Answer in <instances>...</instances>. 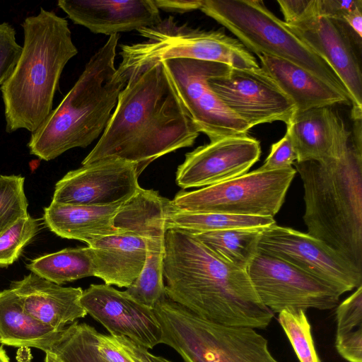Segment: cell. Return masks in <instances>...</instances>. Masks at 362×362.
Wrapping results in <instances>:
<instances>
[{
  "label": "cell",
  "instance_id": "6da1fadb",
  "mask_svg": "<svg viewBox=\"0 0 362 362\" xmlns=\"http://www.w3.org/2000/svg\"><path fill=\"white\" fill-rule=\"evenodd\" d=\"M199 134L163 62L156 63L129 78L82 165L119 158L135 163L140 175L156 159L192 146Z\"/></svg>",
  "mask_w": 362,
  "mask_h": 362
},
{
  "label": "cell",
  "instance_id": "7a4b0ae2",
  "mask_svg": "<svg viewBox=\"0 0 362 362\" xmlns=\"http://www.w3.org/2000/svg\"><path fill=\"white\" fill-rule=\"evenodd\" d=\"M163 274L165 296L206 320L265 329L274 317L247 270L223 261L188 232L167 229Z\"/></svg>",
  "mask_w": 362,
  "mask_h": 362
},
{
  "label": "cell",
  "instance_id": "3957f363",
  "mask_svg": "<svg viewBox=\"0 0 362 362\" xmlns=\"http://www.w3.org/2000/svg\"><path fill=\"white\" fill-rule=\"evenodd\" d=\"M24 40L10 76L1 86L6 132H35L52 110L63 69L78 53L68 21L41 8L21 24Z\"/></svg>",
  "mask_w": 362,
  "mask_h": 362
},
{
  "label": "cell",
  "instance_id": "277c9868",
  "mask_svg": "<svg viewBox=\"0 0 362 362\" xmlns=\"http://www.w3.org/2000/svg\"><path fill=\"white\" fill-rule=\"evenodd\" d=\"M119 38V34L109 37L59 105L31 134L30 154L51 160L69 149L85 148L102 135L127 83L115 64Z\"/></svg>",
  "mask_w": 362,
  "mask_h": 362
},
{
  "label": "cell",
  "instance_id": "5b68a950",
  "mask_svg": "<svg viewBox=\"0 0 362 362\" xmlns=\"http://www.w3.org/2000/svg\"><path fill=\"white\" fill-rule=\"evenodd\" d=\"M293 164L303 182L307 233L362 271V152L350 144L339 159Z\"/></svg>",
  "mask_w": 362,
  "mask_h": 362
},
{
  "label": "cell",
  "instance_id": "8992f818",
  "mask_svg": "<svg viewBox=\"0 0 362 362\" xmlns=\"http://www.w3.org/2000/svg\"><path fill=\"white\" fill-rule=\"evenodd\" d=\"M153 310L161 344L173 349L185 362H279L256 329L206 320L165 294Z\"/></svg>",
  "mask_w": 362,
  "mask_h": 362
},
{
  "label": "cell",
  "instance_id": "52a82bcc",
  "mask_svg": "<svg viewBox=\"0 0 362 362\" xmlns=\"http://www.w3.org/2000/svg\"><path fill=\"white\" fill-rule=\"evenodd\" d=\"M146 40L122 45V61L117 72L124 79L154 64L173 59L218 62L234 69L260 66L254 55L238 40L223 30L194 28L178 23L173 16L137 30Z\"/></svg>",
  "mask_w": 362,
  "mask_h": 362
},
{
  "label": "cell",
  "instance_id": "ba28073f",
  "mask_svg": "<svg viewBox=\"0 0 362 362\" xmlns=\"http://www.w3.org/2000/svg\"><path fill=\"white\" fill-rule=\"evenodd\" d=\"M200 10L223 25L251 52L277 57L305 69L349 95L329 64L259 0H203Z\"/></svg>",
  "mask_w": 362,
  "mask_h": 362
},
{
  "label": "cell",
  "instance_id": "9c48e42d",
  "mask_svg": "<svg viewBox=\"0 0 362 362\" xmlns=\"http://www.w3.org/2000/svg\"><path fill=\"white\" fill-rule=\"evenodd\" d=\"M296 173L292 166L270 171L257 169L199 189L182 190L170 201L175 208L187 211L274 218Z\"/></svg>",
  "mask_w": 362,
  "mask_h": 362
},
{
  "label": "cell",
  "instance_id": "30bf717a",
  "mask_svg": "<svg viewBox=\"0 0 362 362\" xmlns=\"http://www.w3.org/2000/svg\"><path fill=\"white\" fill-rule=\"evenodd\" d=\"M179 98L198 131L210 141L247 135L250 128L213 91L209 80L231 67L214 62L173 59L163 62Z\"/></svg>",
  "mask_w": 362,
  "mask_h": 362
},
{
  "label": "cell",
  "instance_id": "8fae6325",
  "mask_svg": "<svg viewBox=\"0 0 362 362\" xmlns=\"http://www.w3.org/2000/svg\"><path fill=\"white\" fill-rule=\"evenodd\" d=\"M170 199L158 192L141 187L121 207L114 220L118 229H129L146 239L145 265L139 276L124 292L136 302L154 308L165 296L163 274L166 213Z\"/></svg>",
  "mask_w": 362,
  "mask_h": 362
},
{
  "label": "cell",
  "instance_id": "7c38bea8",
  "mask_svg": "<svg viewBox=\"0 0 362 362\" xmlns=\"http://www.w3.org/2000/svg\"><path fill=\"white\" fill-rule=\"evenodd\" d=\"M258 250L326 284L340 296L362 285V271L321 240L288 227L262 229Z\"/></svg>",
  "mask_w": 362,
  "mask_h": 362
},
{
  "label": "cell",
  "instance_id": "4fadbf2b",
  "mask_svg": "<svg viewBox=\"0 0 362 362\" xmlns=\"http://www.w3.org/2000/svg\"><path fill=\"white\" fill-rule=\"evenodd\" d=\"M247 272L260 301L274 314L288 309L330 310L341 296L326 284L258 250Z\"/></svg>",
  "mask_w": 362,
  "mask_h": 362
},
{
  "label": "cell",
  "instance_id": "5bb4252c",
  "mask_svg": "<svg viewBox=\"0 0 362 362\" xmlns=\"http://www.w3.org/2000/svg\"><path fill=\"white\" fill-rule=\"evenodd\" d=\"M209 84L250 129L277 121L288 125L296 112L291 100L260 66L230 68L226 74L210 78Z\"/></svg>",
  "mask_w": 362,
  "mask_h": 362
},
{
  "label": "cell",
  "instance_id": "9a60e30c",
  "mask_svg": "<svg viewBox=\"0 0 362 362\" xmlns=\"http://www.w3.org/2000/svg\"><path fill=\"white\" fill-rule=\"evenodd\" d=\"M135 163L103 159L68 172L55 185L52 202L103 206L125 202L141 189Z\"/></svg>",
  "mask_w": 362,
  "mask_h": 362
},
{
  "label": "cell",
  "instance_id": "2e32d148",
  "mask_svg": "<svg viewBox=\"0 0 362 362\" xmlns=\"http://www.w3.org/2000/svg\"><path fill=\"white\" fill-rule=\"evenodd\" d=\"M260 155L259 141L248 134L210 141L185 155L176 172V183L185 189L233 179L247 173Z\"/></svg>",
  "mask_w": 362,
  "mask_h": 362
},
{
  "label": "cell",
  "instance_id": "e0dca14e",
  "mask_svg": "<svg viewBox=\"0 0 362 362\" xmlns=\"http://www.w3.org/2000/svg\"><path fill=\"white\" fill-rule=\"evenodd\" d=\"M81 303L86 313L112 336L126 337L147 349L161 344L162 331L153 308L107 284H91Z\"/></svg>",
  "mask_w": 362,
  "mask_h": 362
},
{
  "label": "cell",
  "instance_id": "ac0fdd59",
  "mask_svg": "<svg viewBox=\"0 0 362 362\" xmlns=\"http://www.w3.org/2000/svg\"><path fill=\"white\" fill-rule=\"evenodd\" d=\"M287 26L332 69L349 95L352 119H361L362 73L345 25L340 21L318 16Z\"/></svg>",
  "mask_w": 362,
  "mask_h": 362
},
{
  "label": "cell",
  "instance_id": "d6986e66",
  "mask_svg": "<svg viewBox=\"0 0 362 362\" xmlns=\"http://www.w3.org/2000/svg\"><path fill=\"white\" fill-rule=\"evenodd\" d=\"M57 5L75 24L110 36L162 20L154 0H59Z\"/></svg>",
  "mask_w": 362,
  "mask_h": 362
},
{
  "label": "cell",
  "instance_id": "ffe728a7",
  "mask_svg": "<svg viewBox=\"0 0 362 362\" xmlns=\"http://www.w3.org/2000/svg\"><path fill=\"white\" fill-rule=\"evenodd\" d=\"M331 107L296 112L286 125L296 153V162L326 163L339 159L348 148L351 132Z\"/></svg>",
  "mask_w": 362,
  "mask_h": 362
},
{
  "label": "cell",
  "instance_id": "44dd1931",
  "mask_svg": "<svg viewBox=\"0 0 362 362\" xmlns=\"http://www.w3.org/2000/svg\"><path fill=\"white\" fill-rule=\"evenodd\" d=\"M10 288L25 313L57 331L87 315L81 303L83 290L80 287H63L30 273L13 281Z\"/></svg>",
  "mask_w": 362,
  "mask_h": 362
},
{
  "label": "cell",
  "instance_id": "7402d4cb",
  "mask_svg": "<svg viewBox=\"0 0 362 362\" xmlns=\"http://www.w3.org/2000/svg\"><path fill=\"white\" fill-rule=\"evenodd\" d=\"M92 250L95 276L107 285L128 288L139 276L147 253L146 238L129 229L94 240Z\"/></svg>",
  "mask_w": 362,
  "mask_h": 362
},
{
  "label": "cell",
  "instance_id": "603a6c76",
  "mask_svg": "<svg viewBox=\"0 0 362 362\" xmlns=\"http://www.w3.org/2000/svg\"><path fill=\"white\" fill-rule=\"evenodd\" d=\"M257 57L260 67L291 100L296 112L337 104L351 105L346 95L298 65L266 54Z\"/></svg>",
  "mask_w": 362,
  "mask_h": 362
},
{
  "label": "cell",
  "instance_id": "cb8c5ba5",
  "mask_svg": "<svg viewBox=\"0 0 362 362\" xmlns=\"http://www.w3.org/2000/svg\"><path fill=\"white\" fill-rule=\"evenodd\" d=\"M125 202L81 206L52 202L44 209L43 220L46 226L58 236L89 245L98 238L120 231L115 227L114 220Z\"/></svg>",
  "mask_w": 362,
  "mask_h": 362
},
{
  "label": "cell",
  "instance_id": "d4e9b609",
  "mask_svg": "<svg viewBox=\"0 0 362 362\" xmlns=\"http://www.w3.org/2000/svg\"><path fill=\"white\" fill-rule=\"evenodd\" d=\"M57 331L25 312L11 289L0 291V343L51 351L62 332Z\"/></svg>",
  "mask_w": 362,
  "mask_h": 362
},
{
  "label": "cell",
  "instance_id": "484cf974",
  "mask_svg": "<svg viewBox=\"0 0 362 362\" xmlns=\"http://www.w3.org/2000/svg\"><path fill=\"white\" fill-rule=\"evenodd\" d=\"M263 228H230L189 233L223 261L247 270L258 250Z\"/></svg>",
  "mask_w": 362,
  "mask_h": 362
},
{
  "label": "cell",
  "instance_id": "4316f807",
  "mask_svg": "<svg viewBox=\"0 0 362 362\" xmlns=\"http://www.w3.org/2000/svg\"><path fill=\"white\" fill-rule=\"evenodd\" d=\"M27 268L37 276L61 285L82 278L95 276L90 247L66 248L32 260Z\"/></svg>",
  "mask_w": 362,
  "mask_h": 362
},
{
  "label": "cell",
  "instance_id": "83f0119b",
  "mask_svg": "<svg viewBox=\"0 0 362 362\" xmlns=\"http://www.w3.org/2000/svg\"><path fill=\"white\" fill-rule=\"evenodd\" d=\"M167 229L188 233L213 231L230 228H264L275 223L269 216L231 215L179 210L170 200L166 213Z\"/></svg>",
  "mask_w": 362,
  "mask_h": 362
},
{
  "label": "cell",
  "instance_id": "f1b7e54d",
  "mask_svg": "<svg viewBox=\"0 0 362 362\" xmlns=\"http://www.w3.org/2000/svg\"><path fill=\"white\" fill-rule=\"evenodd\" d=\"M335 348L347 362H362V285L337 305Z\"/></svg>",
  "mask_w": 362,
  "mask_h": 362
},
{
  "label": "cell",
  "instance_id": "f546056e",
  "mask_svg": "<svg viewBox=\"0 0 362 362\" xmlns=\"http://www.w3.org/2000/svg\"><path fill=\"white\" fill-rule=\"evenodd\" d=\"M98 331L76 321L65 327L52 349L64 362H105L97 351Z\"/></svg>",
  "mask_w": 362,
  "mask_h": 362
},
{
  "label": "cell",
  "instance_id": "4dcf8cb0",
  "mask_svg": "<svg viewBox=\"0 0 362 362\" xmlns=\"http://www.w3.org/2000/svg\"><path fill=\"white\" fill-rule=\"evenodd\" d=\"M305 311L301 309L284 310L279 313V322L300 362H321Z\"/></svg>",
  "mask_w": 362,
  "mask_h": 362
},
{
  "label": "cell",
  "instance_id": "1f68e13d",
  "mask_svg": "<svg viewBox=\"0 0 362 362\" xmlns=\"http://www.w3.org/2000/svg\"><path fill=\"white\" fill-rule=\"evenodd\" d=\"M24 181L20 175H0V235L29 216Z\"/></svg>",
  "mask_w": 362,
  "mask_h": 362
},
{
  "label": "cell",
  "instance_id": "d6a6232c",
  "mask_svg": "<svg viewBox=\"0 0 362 362\" xmlns=\"http://www.w3.org/2000/svg\"><path fill=\"white\" fill-rule=\"evenodd\" d=\"M96 347L105 362H160L158 356L123 336L98 332Z\"/></svg>",
  "mask_w": 362,
  "mask_h": 362
},
{
  "label": "cell",
  "instance_id": "836d02e7",
  "mask_svg": "<svg viewBox=\"0 0 362 362\" xmlns=\"http://www.w3.org/2000/svg\"><path fill=\"white\" fill-rule=\"evenodd\" d=\"M38 230L37 220L29 215L0 235V267L12 264Z\"/></svg>",
  "mask_w": 362,
  "mask_h": 362
},
{
  "label": "cell",
  "instance_id": "e575fe53",
  "mask_svg": "<svg viewBox=\"0 0 362 362\" xmlns=\"http://www.w3.org/2000/svg\"><path fill=\"white\" fill-rule=\"evenodd\" d=\"M16 30L8 23H0V87L10 76L21 52Z\"/></svg>",
  "mask_w": 362,
  "mask_h": 362
},
{
  "label": "cell",
  "instance_id": "d590c367",
  "mask_svg": "<svg viewBox=\"0 0 362 362\" xmlns=\"http://www.w3.org/2000/svg\"><path fill=\"white\" fill-rule=\"evenodd\" d=\"M297 156L288 128L283 138L272 144L269 154L259 171H270L291 167Z\"/></svg>",
  "mask_w": 362,
  "mask_h": 362
},
{
  "label": "cell",
  "instance_id": "8d00e7d4",
  "mask_svg": "<svg viewBox=\"0 0 362 362\" xmlns=\"http://www.w3.org/2000/svg\"><path fill=\"white\" fill-rule=\"evenodd\" d=\"M284 23L294 25L320 16V0H278Z\"/></svg>",
  "mask_w": 362,
  "mask_h": 362
},
{
  "label": "cell",
  "instance_id": "74e56055",
  "mask_svg": "<svg viewBox=\"0 0 362 362\" xmlns=\"http://www.w3.org/2000/svg\"><path fill=\"white\" fill-rule=\"evenodd\" d=\"M362 0H320V16L341 22L344 16Z\"/></svg>",
  "mask_w": 362,
  "mask_h": 362
},
{
  "label": "cell",
  "instance_id": "f35d334b",
  "mask_svg": "<svg viewBox=\"0 0 362 362\" xmlns=\"http://www.w3.org/2000/svg\"><path fill=\"white\" fill-rule=\"evenodd\" d=\"M158 9L166 12L184 13L200 9L203 0H154Z\"/></svg>",
  "mask_w": 362,
  "mask_h": 362
},
{
  "label": "cell",
  "instance_id": "ab89813d",
  "mask_svg": "<svg viewBox=\"0 0 362 362\" xmlns=\"http://www.w3.org/2000/svg\"><path fill=\"white\" fill-rule=\"evenodd\" d=\"M341 23L348 25L361 40L362 37V1L349 11Z\"/></svg>",
  "mask_w": 362,
  "mask_h": 362
},
{
  "label": "cell",
  "instance_id": "60d3db41",
  "mask_svg": "<svg viewBox=\"0 0 362 362\" xmlns=\"http://www.w3.org/2000/svg\"><path fill=\"white\" fill-rule=\"evenodd\" d=\"M45 362H64L57 354L52 351L45 353Z\"/></svg>",
  "mask_w": 362,
  "mask_h": 362
},
{
  "label": "cell",
  "instance_id": "b9f144b4",
  "mask_svg": "<svg viewBox=\"0 0 362 362\" xmlns=\"http://www.w3.org/2000/svg\"><path fill=\"white\" fill-rule=\"evenodd\" d=\"M0 362H9L8 357L2 347H0Z\"/></svg>",
  "mask_w": 362,
  "mask_h": 362
},
{
  "label": "cell",
  "instance_id": "7bdbcfd3",
  "mask_svg": "<svg viewBox=\"0 0 362 362\" xmlns=\"http://www.w3.org/2000/svg\"><path fill=\"white\" fill-rule=\"evenodd\" d=\"M158 358H159L160 362H173L172 361H170L168 358H165L163 356H158Z\"/></svg>",
  "mask_w": 362,
  "mask_h": 362
}]
</instances>
